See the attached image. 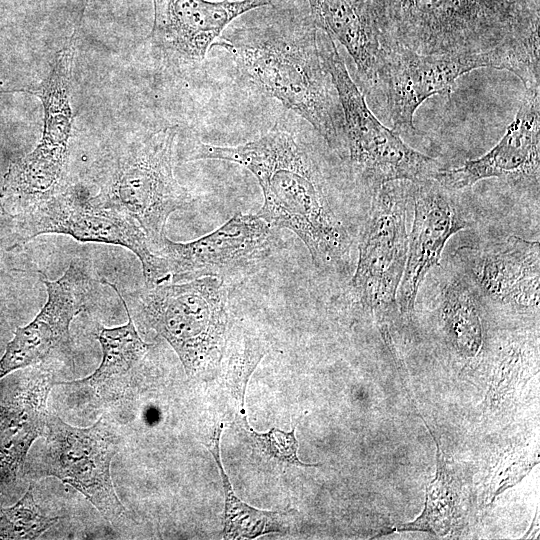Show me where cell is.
Instances as JSON below:
<instances>
[{"instance_id":"obj_1","label":"cell","mask_w":540,"mask_h":540,"mask_svg":"<svg viewBox=\"0 0 540 540\" xmlns=\"http://www.w3.org/2000/svg\"><path fill=\"white\" fill-rule=\"evenodd\" d=\"M202 159L233 162L249 170L264 197L257 215L273 229L295 233L317 269L345 270L351 238L330 204L318 165L291 132L275 125L241 145L198 142L187 161Z\"/></svg>"},{"instance_id":"obj_2","label":"cell","mask_w":540,"mask_h":540,"mask_svg":"<svg viewBox=\"0 0 540 540\" xmlns=\"http://www.w3.org/2000/svg\"><path fill=\"white\" fill-rule=\"evenodd\" d=\"M383 43L423 55L506 51L540 70L539 0H375Z\"/></svg>"},{"instance_id":"obj_3","label":"cell","mask_w":540,"mask_h":540,"mask_svg":"<svg viewBox=\"0 0 540 540\" xmlns=\"http://www.w3.org/2000/svg\"><path fill=\"white\" fill-rule=\"evenodd\" d=\"M239 72L262 94L304 118L338 156L344 148V115L318 46L313 21L285 27L256 26L219 37Z\"/></svg>"},{"instance_id":"obj_4","label":"cell","mask_w":540,"mask_h":540,"mask_svg":"<svg viewBox=\"0 0 540 540\" xmlns=\"http://www.w3.org/2000/svg\"><path fill=\"white\" fill-rule=\"evenodd\" d=\"M323 63L331 75L344 115L341 158L360 185L372 192L393 181L433 180L439 162L406 144L399 132L384 125L368 107L364 93L351 78L335 41L318 31Z\"/></svg>"},{"instance_id":"obj_5","label":"cell","mask_w":540,"mask_h":540,"mask_svg":"<svg viewBox=\"0 0 540 540\" xmlns=\"http://www.w3.org/2000/svg\"><path fill=\"white\" fill-rule=\"evenodd\" d=\"M224 280L204 276L147 285L135 299L136 313L178 355L188 376L215 370L228 327Z\"/></svg>"},{"instance_id":"obj_6","label":"cell","mask_w":540,"mask_h":540,"mask_svg":"<svg viewBox=\"0 0 540 540\" xmlns=\"http://www.w3.org/2000/svg\"><path fill=\"white\" fill-rule=\"evenodd\" d=\"M176 128H164L126 144L105 161L97 192L130 216L157 249L166 237L170 215L188 209L193 199L175 178Z\"/></svg>"},{"instance_id":"obj_7","label":"cell","mask_w":540,"mask_h":540,"mask_svg":"<svg viewBox=\"0 0 540 540\" xmlns=\"http://www.w3.org/2000/svg\"><path fill=\"white\" fill-rule=\"evenodd\" d=\"M74 35L56 55L46 79L33 90L44 109L42 137L35 149L13 161L0 190V209L21 216L55 194L62 186L67 146L72 124L69 84Z\"/></svg>"},{"instance_id":"obj_8","label":"cell","mask_w":540,"mask_h":540,"mask_svg":"<svg viewBox=\"0 0 540 540\" xmlns=\"http://www.w3.org/2000/svg\"><path fill=\"white\" fill-rule=\"evenodd\" d=\"M17 221V245L43 234H63L81 242L125 247L141 263L146 285L170 282L164 259L155 253L141 227L127 214L78 187H61Z\"/></svg>"},{"instance_id":"obj_9","label":"cell","mask_w":540,"mask_h":540,"mask_svg":"<svg viewBox=\"0 0 540 540\" xmlns=\"http://www.w3.org/2000/svg\"><path fill=\"white\" fill-rule=\"evenodd\" d=\"M372 195L350 288L360 305L376 318L383 335H387L386 320L398 306L397 294L407 258L410 182L386 183Z\"/></svg>"},{"instance_id":"obj_10","label":"cell","mask_w":540,"mask_h":540,"mask_svg":"<svg viewBox=\"0 0 540 540\" xmlns=\"http://www.w3.org/2000/svg\"><path fill=\"white\" fill-rule=\"evenodd\" d=\"M479 68L508 70L516 76L520 71L515 56L506 51L423 55L382 43L372 91L382 92L394 130L414 132L413 118L423 102L437 94H450L461 76Z\"/></svg>"},{"instance_id":"obj_11","label":"cell","mask_w":540,"mask_h":540,"mask_svg":"<svg viewBox=\"0 0 540 540\" xmlns=\"http://www.w3.org/2000/svg\"><path fill=\"white\" fill-rule=\"evenodd\" d=\"M37 474L55 477L83 494L101 515L116 524L125 508L111 478V462L119 449L118 436L100 418L90 427H74L48 414Z\"/></svg>"},{"instance_id":"obj_12","label":"cell","mask_w":540,"mask_h":540,"mask_svg":"<svg viewBox=\"0 0 540 540\" xmlns=\"http://www.w3.org/2000/svg\"><path fill=\"white\" fill-rule=\"evenodd\" d=\"M272 229L257 214L239 212L193 241L175 242L166 236L155 253L164 259L172 283L204 276L224 280L251 270L268 256Z\"/></svg>"},{"instance_id":"obj_13","label":"cell","mask_w":540,"mask_h":540,"mask_svg":"<svg viewBox=\"0 0 540 540\" xmlns=\"http://www.w3.org/2000/svg\"><path fill=\"white\" fill-rule=\"evenodd\" d=\"M40 274L47 290L46 302L30 323L16 329L7 344L0 358V379L21 368L71 357L70 326L85 307L91 279L76 262L56 280Z\"/></svg>"},{"instance_id":"obj_14","label":"cell","mask_w":540,"mask_h":540,"mask_svg":"<svg viewBox=\"0 0 540 540\" xmlns=\"http://www.w3.org/2000/svg\"><path fill=\"white\" fill-rule=\"evenodd\" d=\"M269 4L271 0H153L150 38L168 58L199 65L235 18Z\"/></svg>"},{"instance_id":"obj_15","label":"cell","mask_w":540,"mask_h":540,"mask_svg":"<svg viewBox=\"0 0 540 540\" xmlns=\"http://www.w3.org/2000/svg\"><path fill=\"white\" fill-rule=\"evenodd\" d=\"M414 215L408 234L407 258L397 294L398 307L409 316L422 282L439 262L448 240L468 227V222L449 194L435 180L411 182Z\"/></svg>"},{"instance_id":"obj_16","label":"cell","mask_w":540,"mask_h":540,"mask_svg":"<svg viewBox=\"0 0 540 540\" xmlns=\"http://www.w3.org/2000/svg\"><path fill=\"white\" fill-rule=\"evenodd\" d=\"M466 275L490 299L519 308H538V241L509 235L456 250Z\"/></svg>"},{"instance_id":"obj_17","label":"cell","mask_w":540,"mask_h":540,"mask_svg":"<svg viewBox=\"0 0 540 540\" xmlns=\"http://www.w3.org/2000/svg\"><path fill=\"white\" fill-rule=\"evenodd\" d=\"M539 160L540 87L526 89L513 121L493 148L461 166L441 168L433 180L449 191L493 177H524L538 182Z\"/></svg>"},{"instance_id":"obj_18","label":"cell","mask_w":540,"mask_h":540,"mask_svg":"<svg viewBox=\"0 0 540 540\" xmlns=\"http://www.w3.org/2000/svg\"><path fill=\"white\" fill-rule=\"evenodd\" d=\"M315 26L340 42L352 57L364 90L376 81L382 32L375 0H307Z\"/></svg>"},{"instance_id":"obj_19","label":"cell","mask_w":540,"mask_h":540,"mask_svg":"<svg viewBox=\"0 0 540 540\" xmlns=\"http://www.w3.org/2000/svg\"><path fill=\"white\" fill-rule=\"evenodd\" d=\"M56 384L37 372L0 401V480L10 483L21 471L33 442L45 433L47 397Z\"/></svg>"},{"instance_id":"obj_20","label":"cell","mask_w":540,"mask_h":540,"mask_svg":"<svg viewBox=\"0 0 540 540\" xmlns=\"http://www.w3.org/2000/svg\"><path fill=\"white\" fill-rule=\"evenodd\" d=\"M105 283L118 294L128 321L117 327L99 328L96 338L102 349L100 365L91 375L73 383L88 387L104 403H115L131 395L135 373L151 345L140 337L121 292L114 284Z\"/></svg>"},{"instance_id":"obj_21","label":"cell","mask_w":540,"mask_h":540,"mask_svg":"<svg viewBox=\"0 0 540 540\" xmlns=\"http://www.w3.org/2000/svg\"><path fill=\"white\" fill-rule=\"evenodd\" d=\"M222 431L223 424H219L206 443V447L218 466L224 490L223 538L228 540L254 539L265 534L285 531L287 516L285 511L260 510L243 502L235 495L220 457Z\"/></svg>"},{"instance_id":"obj_22","label":"cell","mask_w":540,"mask_h":540,"mask_svg":"<svg viewBox=\"0 0 540 540\" xmlns=\"http://www.w3.org/2000/svg\"><path fill=\"white\" fill-rule=\"evenodd\" d=\"M440 296L441 317L452 345L464 356L476 355L482 344V326L470 283L461 277L452 278Z\"/></svg>"},{"instance_id":"obj_23","label":"cell","mask_w":540,"mask_h":540,"mask_svg":"<svg viewBox=\"0 0 540 540\" xmlns=\"http://www.w3.org/2000/svg\"><path fill=\"white\" fill-rule=\"evenodd\" d=\"M425 425L437 446L436 475L426 488L422 513L412 522L395 526L393 531H422L436 536H445L456 525L459 495L441 444L428 425L426 423Z\"/></svg>"},{"instance_id":"obj_24","label":"cell","mask_w":540,"mask_h":540,"mask_svg":"<svg viewBox=\"0 0 540 540\" xmlns=\"http://www.w3.org/2000/svg\"><path fill=\"white\" fill-rule=\"evenodd\" d=\"M57 521L36 503L30 485L13 506L0 508V539H35Z\"/></svg>"},{"instance_id":"obj_25","label":"cell","mask_w":540,"mask_h":540,"mask_svg":"<svg viewBox=\"0 0 540 540\" xmlns=\"http://www.w3.org/2000/svg\"><path fill=\"white\" fill-rule=\"evenodd\" d=\"M241 425L251 440L254 448L262 455L278 463L298 467H316L318 464H307L298 458V440L295 428L290 432L271 428L268 432L258 433L251 428L245 413L241 414Z\"/></svg>"},{"instance_id":"obj_26","label":"cell","mask_w":540,"mask_h":540,"mask_svg":"<svg viewBox=\"0 0 540 540\" xmlns=\"http://www.w3.org/2000/svg\"><path fill=\"white\" fill-rule=\"evenodd\" d=\"M265 354L266 349L260 340L246 338L241 349L229 361L228 378L231 382V394L238 402L240 412L245 411L247 382Z\"/></svg>"},{"instance_id":"obj_27","label":"cell","mask_w":540,"mask_h":540,"mask_svg":"<svg viewBox=\"0 0 540 540\" xmlns=\"http://www.w3.org/2000/svg\"><path fill=\"white\" fill-rule=\"evenodd\" d=\"M538 463V455L530 456L529 453H512L505 456L496 470L491 488L493 499L505 489L518 483Z\"/></svg>"}]
</instances>
